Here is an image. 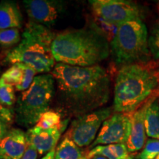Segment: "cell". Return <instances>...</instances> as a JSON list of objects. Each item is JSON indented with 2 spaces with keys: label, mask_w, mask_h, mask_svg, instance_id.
<instances>
[{
  "label": "cell",
  "mask_w": 159,
  "mask_h": 159,
  "mask_svg": "<svg viewBox=\"0 0 159 159\" xmlns=\"http://www.w3.org/2000/svg\"><path fill=\"white\" fill-rule=\"evenodd\" d=\"M131 114L116 113L102 123L91 149L99 145L126 144L131 130Z\"/></svg>",
  "instance_id": "cell-9"
},
{
  "label": "cell",
  "mask_w": 159,
  "mask_h": 159,
  "mask_svg": "<svg viewBox=\"0 0 159 159\" xmlns=\"http://www.w3.org/2000/svg\"><path fill=\"white\" fill-rule=\"evenodd\" d=\"M19 63V66L21 67V69H22L24 76L21 83L16 87V89L17 91H22L27 90V89H29V87L30 86L32 83L33 82V80L35 78V75L37 74V72L34 69H32L31 67H30L29 66L25 64V63Z\"/></svg>",
  "instance_id": "cell-23"
},
{
  "label": "cell",
  "mask_w": 159,
  "mask_h": 159,
  "mask_svg": "<svg viewBox=\"0 0 159 159\" xmlns=\"http://www.w3.org/2000/svg\"><path fill=\"white\" fill-rule=\"evenodd\" d=\"M38 156H39L38 151L30 145H28L25 154L21 159H37Z\"/></svg>",
  "instance_id": "cell-26"
},
{
  "label": "cell",
  "mask_w": 159,
  "mask_h": 159,
  "mask_svg": "<svg viewBox=\"0 0 159 159\" xmlns=\"http://www.w3.org/2000/svg\"><path fill=\"white\" fill-rule=\"evenodd\" d=\"M16 102L14 85L5 82L0 77V103L10 108L13 106Z\"/></svg>",
  "instance_id": "cell-19"
},
{
  "label": "cell",
  "mask_w": 159,
  "mask_h": 159,
  "mask_svg": "<svg viewBox=\"0 0 159 159\" xmlns=\"http://www.w3.org/2000/svg\"><path fill=\"white\" fill-rule=\"evenodd\" d=\"M93 13L108 25L118 27L122 24L142 19L144 13L138 4L127 0H91Z\"/></svg>",
  "instance_id": "cell-7"
},
{
  "label": "cell",
  "mask_w": 159,
  "mask_h": 159,
  "mask_svg": "<svg viewBox=\"0 0 159 159\" xmlns=\"http://www.w3.org/2000/svg\"><path fill=\"white\" fill-rule=\"evenodd\" d=\"M148 42L150 54L155 59H159V19L151 30Z\"/></svg>",
  "instance_id": "cell-24"
},
{
  "label": "cell",
  "mask_w": 159,
  "mask_h": 159,
  "mask_svg": "<svg viewBox=\"0 0 159 159\" xmlns=\"http://www.w3.org/2000/svg\"><path fill=\"white\" fill-rule=\"evenodd\" d=\"M27 146L26 133L12 128L0 142V159H21Z\"/></svg>",
  "instance_id": "cell-12"
},
{
  "label": "cell",
  "mask_w": 159,
  "mask_h": 159,
  "mask_svg": "<svg viewBox=\"0 0 159 159\" xmlns=\"http://www.w3.org/2000/svg\"><path fill=\"white\" fill-rule=\"evenodd\" d=\"M159 89V66L152 61L123 66L116 77L114 111L131 114Z\"/></svg>",
  "instance_id": "cell-3"
},
{
  "label": "cell",
  "mask_w": 159,
  "mask_h": 159,
  "mask_svg": "<svg viewBox=\"0 0 159 159\" xmlns=\"http://www.w3.org/2000/svg\"><path fill=\"white\" fill-rule=\"evenodd\" d=\"M52 52L58 63L74 66H93L109 56L110 43L99 29L84 27L55 35Z\"/></svg>",
  "instance_id": "cell-2"
},
{
  "label": "cell",
  "mask_w": 159,
  "mask_h": 159,
  "mask_svg": "<svg viewBox=\"0 0 159 159\" xmlns=\"http://www.w3.org/2000/svg\"><path fill=\"white\" fill-rule=\"evenodd\" d=\"M91 159H108V158H105V157L101 156H95L93 157V158Z\"/></svg>",
  "instance_id": "cell-29"
},
{
  "label": "cell",
  "mask_w": 159,
  "mask_h": 159,
  "mask_svg": "<svg viewBox=\"0 0 159 159\" xmlns=\"http://www.w3.org/2000/svg\"><path fill=\"white\" fill-rule=\"evenodd\" d=\"M25 11L31 21L51 27L55 25L63 10L62 4L50 0H25Z\"/></svg>",
  "instance_id": "cell-10"
},
{
  "label": "cell",
  "mask_w": 159,
  "mask_h": 159,
  "mask_svg": "<svg viewBox=\"0 0 159 159\" xmlns=\"http://www.w3.org/2000/svg\"><path fill=\"white\" fill-rule=\"evenodd\" d=\"M8 132V130H7V125L6 123H5L0 119V142L2 139L7 133Z\"/></svg>",
  "instance_id": "cell-27"
},
{
  "label": "cell",
  "mask_w": 159,
  "mask_h": 159,
  "mask_svg": "<svg viewBox=\"0 0 159 159\" xmlns=\"http://www.w3.org/2000/svg\"><path fill=\"white\" fill-rule=\"evenodd\" d=\"M95 156H101L108 159H135L130 156L125 144L99 145L91 149L85 156L91 159Z\"/></svg>",
  "instance_id": "cell-15"
},
{
  "label": "cell",
  "mask_w": 159,
  "mask_h": 159,
  "mask_svg": "<svg viewBox=\"0 0 159 159\" xmlns=\"http://www.w3.org/2000/svg\"><path fill=\"white\" fill-rule=\"evenodd\" d=\"M14 112L11 108H7L0 103V119L7 125L13 122Z\"/></svg>",
  "instance_id": "cell-25"
},
{
  "label": "cell",
  "mask_w": 159,
  "mask_h": 159,
  "mask_svg": "<svg viewBox=\"0 0 159 159\" xmlns=\"http://www.w3.org/2000/svg\"><path fill=\"white\" fill-rule=\"evenodd\" d=\"M148 39L147 26L142 19L119 25L110 42L114 62L123 66L148 61L150 56Z\"/></svg>",
  "instance_id": "cell-5"
},
{
  "label": "cell",
  "mask_w": 159,
  "mask_h": 159,
  "mask_svg": "<svg viewBox=\"0 0 159 159\" xmlns=\"http://www.w3.org/2000/svg\"><path fill=\"white\" fill-rule=\"evenodd\" d=\"M146 134L151 139H159V97L150 98L145 112Z\"/></svg>",
  "instance_id": "cell-16"
},
{
  "label": "cell",
  "mask_w": 159,
  "mask_h": 159,
  "mask_svg": "<svg viewBox=\"0 0 159 159\" xmlns=\"http://www.w3.org/2000/svg\"><path fill=\"white\" fill-rule=\"evenodd\" d=\"M85 157L80 148L66 135L55 149V159H83Z\"/></svg>",
  "instance_id": "cell-17"
},
{
  "label": "cell",
  "mask_w": 159,
  "mask_h": 159,
  "mask_svg": "<svg viewBox=\"0 0 159 159\" xmlns=\"http://www.w3.org/2000/svg\"><path fill=\"white\" fill-rule=\"evenodd\" d=\"M159 155V139H150L145 143L139 159H156Z\"/></svg>",
  "instance_id": "cell-22"
},
{
  "label": "cell",
  "mask_w": 159,
  "mask_h": 159,
  "mask_svg": "<svg viewBox=\"0 0 159 159\" xmlns=\"http://www.w3.org/2000/svg\"><path fill=\"white\" fill-rule=\"evenodd\" d=\"M21 41L19 29L10 28L0 30V46L4 48L13 47Z\"/></svg>",
  "instance_id": "cell-20"
},
{
  "label": "cell",
  "mask_w": 159,
  "mask_h": 159,
  "mask_svg": "<svg viewBox=\"0 0 159 159\" xmlns=\"http://www.w3.org/2000/svg\"><path fill=\"white\" fill-rule=\"evenodd\" d=\"M51 74L57 84L59 104L71 116L79 117L102 108L110 99L111 79L101 66L80 67L57 63Z\"/></svg>",
  "instance_id": "cell-1"
},
{
  "label": "cell",
  "mask_w": 159,
  "mask_h": 159,
  "mask_svg": "<svg viewBox=\"0 0 159 159\" xmlns=\"http://www.w3.org/2000/svg\"><path fill=\"white\" fill-rule=\"evenodd\" d=\"M23 18L17 3L12 1L0 2V30L10 28L20 29Z\"/></svg>",
  "instance_id": "cell-14"
},
{
  "label": "cell",
  "mask_w": 159,
  "mask_h": 159,
  "mask_svg": "<svg viewBox=\"0 0 159 159\" xmlns=\"http://www.w3.org/2000/svg\"><path fill=\"white\" fill-rule=\"evenodd\" d=\"M149 100L150 99L143 104L138 110L132 113L130 134L125 144L130 153L142 150L146 143L144 118Z\"/></svg>",
  "instance_id": "cell-13"
},
{
  "label": "cell",
  "mask_w": 159,
  "mask_h": 159,
  "mask_svg": "<svg viewBox=\"0 0 159 159\" xmlns=\"http://www.w3.org/2000/svg\"><path fill=\"white\" fill-rule=\"evenodd\" d=\"M83 159H91V158H87V157H86V156H85V158H83Z\"/></svg>",
  "instance_id": "cell-30"
},
{
  "label": "cell",
  "mask_w": 159,
  "mask_h": 159,
  "mask_svg": "<svg viewBox=\"0 0 159 159\" xmlns=\"http://www.w3.org/2000/svg\"><path fill=\"white\" fill-rule=\"evenodd\" d=\"M62 122L61 113L56 111L49 110L41 115L35 126L41 129H49L60 126Z\"/></svg>",
  "instance_id": "cell-18"
},
{
  "label": "cell",
  "mask_w": 159,
  "mask_h": 159,
  "mask_svg": "<svg viewBox=\"0 0 159 159\" xmlns=\"http://www.w3.org/2000/svg\"><path fill=\"white\" fill-rule=\"evenodd\" d=\"M67 123L68 120L63 121L60 126L49 129H41L36 126L30 128L26 133L27 144L34 148L40 155L49 153L55 149Z\"/></svg>",
  "instance_id": "cell-11"
},
{
  "label": "cell",
  "mask_w": 159,
  "mask_h": 159,
  "mask_svg": "<svg viewBox=\"0 0 159 159\" xmlns=\"http://www.w3.org/2000/svg\"><path fill=\"white\" fill-rule=\"evenodd\" d=\"M24 73L22 69L19 66V63H14L2 75L1 77L5 82L16 87L21 83L23 79Z\"/></svg>",
  "instance_id": "cell-21"
},
{
  "label": "cell",
  "mask_w": 159,
  "mask_h": 159,
  "mask_svg": "<svg viewBox=\"0 0 159 159\" xmlns=\"http://www.w3.org/2000/svg\"><path fill=\"white\" fill-rule=\"evenodd\" d=\"M55 35L48 27L30 21L22 33V39L16 47L6 55V61L21 63L29 66L38 73L52 71L55 60L52 52V44Z\"/></svg>",
  "instance_id": "cell-4"
},
{
  "label": "cell",
  "mask_w": 159,
  "mask_h": 159,
  "mask_svg": "<svg viewBox=\"0 0 159 159\" xmlns=\"http://www.w3.org/2000/svg\"><path fill=\"white\" fill-rule=\"evenodd\" d=\"M55 83L52 74L35 77L29 89L22 91L16 100L15 119L18 124L30 128L37 124L41 115L49 110L55 94Z\"/></svg>",
  "instance_id": "cell-6"
},
{
  "label": "cell",
  "mask_w": 159,
  "mask_h": 159,
  "mask_svg": "<svg viewBox=\"0 0 159 159\" xmlns=\"http://www.w3.org/2000/svg\"><path fill=\"white\" fill-rule=\"evenodd\" d=\"M55 149L49 152V153L46 154L41 159H55Z\"/></svg>",
  "instance_id": "cell-28"
},
{
  "label": "cell",
  "mask_w": 159,
  "mask_h": 159,
  "mask_svg": "<svg viewBox=\"0 0 159 159\" xmlns=\"http://www.w3.org/2000/svg\"><path fill=\"white\" fill-rule=\"evenodd\" d=\"M111 112L112 108L108 107L77 117L71 122L66 136L80 148L91 146L102 123L111 116Z\"/></svg>",
  "instance_id": "cell-8"
},
{
  "label": "cell",
  "mask_w": 159,
  "mask_h": 159,
  "mask_svg": "<svg viewBox=\"0 0 159 159\" xmlns=\"http://www.w3.org/2000/svg\"><path fill=\"white\" fill-rule=\"evenodd\" d=\"M156 159H159V155H158V156H157V157H156Z\"/></svg>",
  "instance_id": "cell-31"
}]
</instances>
